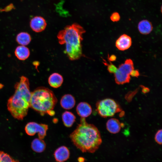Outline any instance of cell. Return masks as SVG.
Here are the masks:
<instances>
[{
  "label": "cell",
  "instance_id": "obj_1",
  "mask_svg": "<svg viewBox=\"0 0 162 162\" xmlns=\"http://www.w3.org/2000/svg\"><path fill=\"white\" fill-rule=\"evenodd\" d=\"M69 136L74 144L82 152L94 153L102 142L98 128L88 123L84 118L81 117L80 123Z\"/></svg>",
  "mask_w": 162,
  "mask_h": 162
},
{
  "label": "cell",
  "instance_id": "obj_2",
  "mask_svg": "<svg viewBox=\"0 0 162 162\" xmlns=\"http://www.w3.org/2000/svg\"><path fill=\"white\" fill-rule=\"evenodd\" d=\"M14 88V93L8 100L7 108L14 118L22 120L27 115L30 107L31 92L28 79L21 76L19 82L15 84Z\"/></svg>",
  "mask_w": 162,
  "mask_h": 162
},
{
  "label": "cell",
  "instance_id": "obj_3",
  "mask_svg": "<svg viewBox=\"0 0 162 162\" xmlns=\"http://www.w3.org/2000/svg\"><path fill=\"white\" fill-rule=\"evenodd\" d=\"M85 32L80 25L74 23L66 26L58 33V42L61 45H65V53L71 60L78 59L82 56L81 42L83 34Z\"/></svg>",
  "mask_w": 162,
  "mask_h": 162
},
{
  "label": "cell",
  "instance_id": "obj_4",
  "mask_svg": "<svg viewBox=\"0 0 162 162\" xmlns=\"http://www.w3.org/2000/svg\"><path fill=\"white\" fill-rule=\"evenodd\" d=\"M58 102L53 92L47 88L38 87L31 92L30 107L43 116L46 114L52 116Z\"/></svg>",
  "mask_w": 162,
  "mask_h": 162
},
{
  "label": "cell",
  "instance_id": "obj_5",
  "mask_svg": "<svg viewBox=\"0 0 162 162\" xmlns=\"http://www.w3.org/2000/svg\"><path fill=\"white\" fill-rule=\"evenodd\" d=\"M96 107L98 114L104 118L112 116L121 111L116 102L110 98H106L98 101Z\"/></svg>",
  "mask_w": 162,
  "mask_h": 162
},
{
  "label": "cell",
  "instance_id": "obj_6",
  "mask_svg": "<svg viewBox=\"0 0 162 162\" xmlns=\"http://www.w3.org/2000/svg\"><path fill=\"white\" fill-rule=\"evenodd\" d=\"M134 69V65L132 60L130 59H126L124 63L119 66L114 73L116 83L118 85L129 83L130 79V73Z\"/></svg>",
  "mask_w": 162,
  "mask_h": 162
},
{
  "label": "cell",
  "instance_id": "obj_7",
  "mask_svg": "<svg viewBox=\"0 0 162 162\" xmlns=\"http://www.w3.org/2000/svg\"><path fill=\"white\" fill-rule=\"evenodd\" d=\"M48 129L47 124L30 122L26 124L25 130L28 135L32 136L38 133L39 138L43 139L46 136Z\"/></svg>",
  "mask_w": 162,
  "mask_h": 162
},
{
  "label": "cell",
  "instance_id": "obj_8",
  "mask_svg": "<svg viewBox=\"0 0 162 162\" xmlns=\"http://www.w3.org/2000/svg\"><path fill=\"white\" fill-rule=\"evenodd\" d=\"M45 20L40 16H35L30 20V25L31 29L36 32H40L44 31L46 26Z\"/></svg>",
  "mask_w": 162,
  "mask_h": 162
},
{
  "label": "cell",
  "instance_id": "obj_9",
  "mask_svg": "<svg viewBox=\"0 0 162 162\" xmlns=\"http://www.w3.org/2000/svg\"><path fill=\"white\" fill-rule=\"evenodd\" d=\"M132 44L131 37L128 35L124 34L121 35L116 42L117 48L121 51H124L129 49Z\"/></svg>",
  "mask_w": 162,
  "mask_h": 162
},
{
  "label": "cell",
  "instance_id": "obj_10",
  "mask_svg": "<svg viewBox=\"0 0 162 162\" xmlns=\"http://www.w3.org/2000/svg\"><path fill=\"white\" fill-rule=\"evenodd\" d=\"M54 158L57 162H64L69 158L70 153L68 148L62 146L58 148L54 154Z\"/></svg>",
  "mask_w": 162,
  "mask_h": 162
},
{
  "label": "cell",
  "instance_id": "obj_11",
  "mask_svg": "<svg viewBox=\"0 0 162 162\" xmlns=\"http://www.w3.org/2000/svg\"><path fill=\"white\" fill-rule=\"evenodd\" d=\"M78 115L81 117L86 118L90 116L92 112L91 106L86 102H81L77 106L76 109Z\"/></svg>",
  "mask_w": 162,
  "mask_h": 162
},
{
  "label": "cell",
  "instance_id": "obj_12",
  "mask_svg": "<svg viewBox=\"0 0 162 162\" xmlns=\"http://www.w3.org/2000/svg\"><path fill=\"white\" fill-rule=\"evenodd\" d=\"M76 101L74 98L69 94H65L61 98L60 104L61 106L65 110H70L75 105Z\"/></svg>",
  "mask_w": 162,
  "mask_h": 162
},
{
  "label": "cell",
  "instance_id": "obj_13",
  "mask_svg": "<svg viewBox=\"0 0 162 162\" xmlns=\"http://www.w3.org/2000/svg\"><path fill=\"white\" fill-rule=\"evenodd\" d=\"M121 124L118 120L114 118L109 119L106 123L107 130L112 134H115L119 132L121 128Z\"/></svg>",
  "mask_w": 162,
  "mask_h": 162
},
{
  "label": "cell",
  "instance_id": "obj_14",
  "mask_svg": "<svg viewBox=\"0 0 162 162\" xmlns=\"http://www.w3.org/2000/svg\"><path fill=\"white\" fill-rule=\"evenodd\" d=\"M14 54L16 57L20 60H25L30 56L29 49L25 46L20 45L17 47L15 50Z\"/></svg>",
  "mask_w": 162,
  "mask_h": 162
},
{
  "label": "cell",
  "instance_id": "obj_15",
  "mask_svg": "<svg viewBox=\"0 0 162 162\" xmlns=\"http://www.w3.org/2000/svg\"><path fill=\"white\" fill-rule=\"evenodd\" d=\"M63 82L62 76L60 74L54 73L49 76L48 82L50 85L52 87L57 88L60 87Z\"/></svg>",
  "mask_w": 162,
  "mask_h": 162
},
{
  "label": "cell",
  "instance_id": "obj_16",
  "mask_svg": "<svg viewBox=\"0 0 162 162\" xmlns=\"http://www.w3.org/2000/svg\"><path fill=\"white\" fill-rule=\"evenodd\" d=\"M138 28L140 33L143 34H147L152 32L153 26L150 21L147 20H143L139 23Z\"/></svg>",
  "mask_w": 162,
  "mask_h": 162
},
{
  "label": "cell",
  "instance_id": "obj_17",
  "mask_svg": "<svg viewBox=\"0 0 162 162\" xmlns=\"http://www.w3.org/2000/svg\"><path fill=\"white\" fill-rule=\"evenodd\" d=\"M62 117L64 124L67 127H71L75 122L76 118L74 114L67 111L63 113Z\"/></svg>",
  "mask_w": 162,
  "mask_h": 162
},
{
  "label": "cell",
  "instance_id": "obj_18",
  "mask_svg": "<svg viewBox=\"0 0 162 162\" xmlns=\"http://www.w3.org/2000/svg\"><path fill=\"white\" fill-rule=\"evenodd\" d=\"M31 148L34 152L41 153L44 152L46 148V144L42 139L35 138L33 140L31 143Z\"/></svg>",
  "mask_w": 162,
  "mask_h": 162
},
{
  "label": "cell",
  "instance_id": "obj_19",
  "mask_svg": "<svg viewBox=\"0 0 162 162\" xmlns=\"http://www.w3.org/2000/svg\"><path fill=\"white\" fill-rule=\"evenodd\" d=\"M31 37L29 34L26 32H21L19 33L16 37L17 43L22 46L29 44L31 41Z\"/></svg>",
  "mask_w": 162,
  "mask_h": 162
},
{
  "label": "cell",
  "instance_id": "obj_20",
  "mask_svg": "<svg viewBox=\"0 0 162 162\" xmlns=\"http://www.w3.org/2000/svg\"><path fill=\"white\" fill-rule=\"evenodd\" d=\"M14 160L9 154L0 151V162H14Z\"/></svg>",
  "mask_w": 162,
  "mask_h": 162
},
{
  "label": "cell",
  "instance_id": "obj_21",
  "mask_svg": "<svg viewBox=\"0 0 162 162\" xmlns=\"http://www.w3.org/2000/svg\"><path fill=\"white\" fill-rule=\"evenodd\" d=\"M104 62L103 63L105 65L107 66V70L111 74H114L116 71L117 68L109 60L110 64L106 63L105 60L104 59Z\"/></svg>",
  "mask_w": 162,
  "mask_h": 162
},
{
  "label": "cell",
  "instance_id": "obj_22",
  "mask_svg": "<svg viewBox=\"0 0 162 162\" xmlns=\"http://www.w3.org/2000/svg\"><path fill=\"white\" fill-rule=\"evenodd\" d=\"M162 130H159L157 132L155 136V141L160 145H161L162 142Z\"/></svg>",
  "mask_w": 162,
  "mask_h": 162
},
{
  "label": "cell",
  "instance_id": "obj_23",
  "mask_svg": "<svg viewBox=\"0 0 162 162\" xmlns=\"http://www.w3.org/2000/svg\"><path fill=\"white\" fill-rule=\"evenodd\" d=\"M111 20L113 22H116L119 21L120 18L119 14L117 12L113 13L110 16Z\"/></svg>",
  "mask_w": 162,
  "mask_h": 162
},
{
  "label": "cell",
  "instance_id": "obj_24",
  "mask_svg": "<svg viewBox=\"0 0 162 162\" xmlns=\"http://www.w3.org/2000/svg\"><path fill=\"white\" fill-rule=\"evenodd\" d=\"M140 74L138 70L134 69L131 72L130 75L132 77H138L140 76Z\"/></svg>",
  "mask_w": 162,
  "mask_h": 162
},
{
  "label": "cell",
  "instance_id": "obj_25",
  "mask_svg": "<svg viewBox=\"0 0 162 162\" xmlns=\"http://www.w3.org/2000/svg\"><path fill=\"white\" fill-rule=\"evenodd\" d=\"M14 8V5L12 4H10L6 6L3 9L0 10V11H9L13 9Z\"/></svg>",
  "mask_w": 162,
  "mask_h": 162
},
{
  "label": "cell",
  "instance_id": "obj_26",
  "mask_svg": "<svg viewBox=\"0 0 162 162\" xmlns=\"http://www.w3.org/2000/svg\"><path fill=\"white\" fill-rule=\"evenodd\" d=\"M108 60L110 62L114 61L116 59V56L114 55H112L110 56L108 55Z\"/></svg>",
  "mask_w": 162,
  "mask_h": 162
},
{
  "label": "cell",
  "instance_id": "obj_27",
  "mask_svg": "<svg viewBox=\"0 0 162 162\" xmlns=\"http://www.w3.org/2000/svg\"><path fill=\"white\" fill-rule=\"evenodd\" d=\"M78 160L79 162H83L84 161V159L80 157L78 158Z\"/></svg>",
  "mask_w": 162,
  "mask_h": 162
},
{
  "label": "cell",
  "instance_id": "obj_28",
  "mask_svg": "<svg viewBox=\"0 0 162 162\" xmlns=\"http://www.w3.org/2000/svg\"><path fill=\"white\" fill-rule=\"evenodd\" d=\"M3 86L2 84H0V88H2L3 87Z\"/></svg>",
  "mask_w": 162,
  "mask_h": 162
},
{
  "label": "cell",
  "instance_id": "obj_29",
  "mask_svg": "<svg viewBox=\"0 0 162 162\" xmlns=\"http://www.w3.org/2000/svg\"><path fill=\"white\" fill-rule=\"evenodd\" d=\"M14 162H19L18 160H14Z\"/></svg>",
  "mask_w": 162,
  "mask_h": 162
}]
</instances>
